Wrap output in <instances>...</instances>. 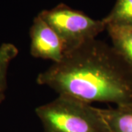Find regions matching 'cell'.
Wrapping results in <instances>:
<instances>
[{
  "instance_id": "obj_1",
  "label": "cell",
  "mask_w": 132,
  "mask_h": 132,
  "mask_svg": "<svg viewBox=\"0 0 132 132\" xmlns=\"http://www.w3.org/2000/svg\"><path fill=\"white\" fill-rule=\"evenodd\" d=\"M37 82L87 103H132V70L112 46L93 39L65 52Z\"/></svg>"
},
{
  "instance_id": "obj_2",
  "label": "cell",
  "mask_w": 132,
  "mask_h": 132,
  "mask_svg": "<svg viewBox=\"0 0 132 132\" xmlns=\"http://www.w3.org/2000/svg\"><path fill=\"white\" fill-rule=\"evenodd\" d=\"M35 113L45 132H109L100 109L71 96L59 95Z\"/></svg>"
},
{
  "instance_id": "obj_3",
  "label": "cell",
  "mask_w": 132,
  "mask_h": 132,
  "mask_svg": "<svg viewBox=\"0 0 132 132\" xmlns=\"http://www.w3.org/2000/svg\"><path fill=\"white\" fill-rule=\"evenodd\" d=\"M60 38L64 54L88 40L95 39L106 29L103 19L95 20L82 11L60 4L38 13Z\"/></svg>"
},
{
  "instance_id": "obj_4",
  "label": "cell",
  "mask_w": 132,
  "mask_h": 132,
  "mask_svg": "<svg viewBox=\"0 0 132 132\" xmlns=\"http://www.w3.org/2000/svg\"><path fill=\"white\" fill-rule=\"evenodd\" d=\"M29 36L30 53L36 58L52 60L56 63L64 55V48L55 31L39 15L33 19Z\"/></svg>"
},
{
  "instance_id": "obj_5",
  "label": "cell",
  "mask_w": 132,
  "mask_h": 132,
  "mask_svg": "<svg viewBox=\"0 0 132 132\" xmlns=\"http://www.w3.org/2000/svg\"><path fill=\"white\" fill-rule=\"evenodd\" d=\"M100 110L109 132H132V103Z\"/></svg>"
},
{
  "instance_id": "obj_6",
  "label": "cell",
  "mask_w": 132,
  "mask_h": 132,
  "mask_svg": "<svg viewBox=\"0 0 132 132\" xmlns=\"http://www.w3.org/2000/svg\"><path fill=\"white\" fill-rule=\"evenodd\" d=\"M106 29L114 49L132 70V26L107 25Z\"/></svg>"
},
{
  "instance_id": "obj_7",
  "label": "cell",
  "mask_w": 132,
  "mask_h": 132,
  "mask_svg": "<svg viewBox=\"0 0 132 132\" xmlns=\"http://www.w3.org/2000/svg\"><path fill=\"white\" fill-rule=\"evenodd\" d=\"M107 25L132 26V0H117L114 7L103 19Z\"/></svg>"
},
{
  "instance_id": "obj_8",
  "label": "cell",
  "mask_w": 132,
  "mask_h": 132,
  "mask_svg": "<svg viewBox=\"0 0 132 132\" xmlns=\"http://www.w3.org/2000/svg\"><path fill=\"white\" fill-rule=\"evenodd\" d=\"M19 50L12 43H5L0 46V91L7 88V73L10 62L18 55Z\"/></svg>"
},
{
  "instance_id": "obj_9",
  "label": "cell",
  "mask_w": 132,
  "mask_h": 132,
  "mask_svg": "<svg viewBox=\"0 0 132 132\" xmlns=\"http://www.w3.org/2000/svg\"><path fill=\"white\" fill-rule=\"evenodd\" d=\"M5 92L0 91V104H1V103L5 100Z\"/></svg>"
}]
</instances>
